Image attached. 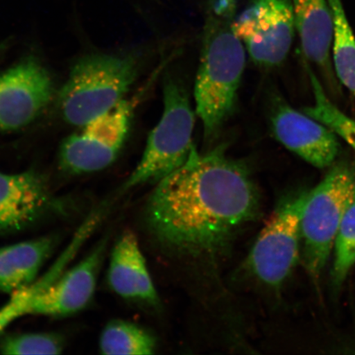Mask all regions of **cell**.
I'll return each mask as SVG.
<instances>
[{
    "label": "cell",
    "instance_id": "e0dca14e",
    "mask_svg": "<svg viewBox=\"0 0 355 355\" xmlns=\"http://www.w3.org/2000/svg\"><path fill=\"white\" fill-rule=\"evenodd\" d=\"M333 20L332 54L336 73L355 98V37L341 0H327Z\"/></svg>",
    "mask_w": 355,
    "mask_h": 355
},
{
    "label": "cell",
    "instance_id": "9a60e30c",
    "mask_svg": "<svg viewBox=\"0 0 355 355\" xmlns=\"http://www.w3.org/2000/svg\"><path fill=\"white\" fill-rule=\"evenodd\" d=\"M56 246L54 237H42L0 248V292L28 286Z\"/></svg>",
    "mask_w": 355,
    "mask_h": 355
},
{
    "label": "cell",
    "instance_id": "9c48e42d",
    "mask_svg": "<svg viewBox=\"0 0 355 355\" xmlns=\"http://www.w3.org/2000/svg\"><path fill=\"white\" fill-rule=\"evenodd\" d=\"M52 95L50 74L33 58L0 73V131L28 125L46 107Z\"/></svg>",
    "mask_w": 355,
    "mask_h": 355
},
{
    "label": "cell",
    "instance_id": "d6986e66",
    "mask_svg": "<svg viewBox=\"0 0 355 355\" xmlns=\"http://www.w3.org/2000/svg\"><path fill=\"white\" fill-rule=\"evenodd\" d=\"M314 95V104L304 109V113L329 128L355 152V121L340 110L328 98L320 82L309 70Z\"/></svg>",
    "mask_w": 355,
    "mask_h": 355
},
{
    "label": "cell",
    "instance_id": "6da1fadb",
    "mask_svg": "<svg viewBox=\"0 0 355 355\" xmlns=\"http://www.w3.org/2000/svg\"><path fill=\"white\" fill-rule=\"evenodd\" d=\"M146 207L154 238L168 250L213 257L228 250L248 224L259 218L261 198L243 163L222 145L187 162L157 183Z\"/></svg>",
    "mask_w": 355,
    "mask_h": 355
},
{
    "label": "cell",
    "instance_id": "ffe728a7",
    "mask_svg": "<svg viewBox=\"0 0 355 355\" xmlns=\"http://www.w3.org/2000/svg\"><path fill=\"white\" fill-rule=\"evenodd\" d=\"M332 252V284L335 288H338L343 285L355 263V200L341 221Z\"/></svg>",
    "mask_w": 355,
    "mask_h": 355
},
{
    "label": "cell",
    "instance_id": "277c9868",
    "mask_svg": "<svg viewBox=\"0 0 355 355\" xmlns=\"http://www.w3.org/2000/svg\"><path fill=\"white\" fill-rule=\"evenodd\" d=\"M316 187L308 191L301 216V257L318 282L334 248L346 211L355 200V165L333 164Z\"/></svg>",
    "mask_w": 355,
    "mask_h": 355
},
{
    "label": "cell",
    "instance_id": "30bf717a",
    "mask_svg": "<svg viewBox=\"0 0 355 355\" xmlns=\"http://www.w3.org/2000/svg\"><path fill=\"white\" fill-rule=\"evenodd\" d=\"M64 206L37 173L0 172V234L19 232L46 217L60 214L65 211Z\"/></svg>",
    "mask_w": 355,
    "mask_h": 355
},
{
    "label": "cell",
    "instance_id": "7a4b0ae2",
    "mask_svg": "<svg viewBox=\"0 0 355 355\" xmlns=\"http://www.w3.org/2000/svg\"><path fill=\"white\" fill-rule=\"evenodd\" d=\"M232 10L230 0L216 1L204 33L194 97L208 141L232 114L245 67L243 44L232 28Z\"/></svg>",
    "mask_w": 355,
    "mask_h": 355
},
{
    "label": "cell",
    "instance_id": "ac0fdd59",
    "mask_svg": "<svg viewBox=\"0 0 355 355\" xmlns=\"http://www.w3.org/2000/svg\"><path fill=\"white\" fill-rule=\"evenodd\" d=\"M100 349L102 354L107 355L153 354L157 341L149 331L137 324L116 319L102 331Z\"/></svg>",
    "mask_w": 355,
    "mask_h": 355
},
{
    "label": "cell",
    "instance_id": "5bb4252c",
    "mask_svg": "<svg viewBox=\"0 0 355 355\" xmlns=\"http://www.w3.org/2000/svg\"><path fill=\"white\" fill-rule=\"evenodd\" d=\"M301 46L307 59L332 76L333 20L327 0H291Z\"/></svg>",
    "mask_w": 355,
    "mask_h": 355
},
{
    "label": "cell",
    "instance_id": "8fae6325",
    "mask_svg": "<svg viewBox=\"0 0 355 355\" xmlns=\"http://www.w3.org/2000/svg\"><path fill=\"white\" fill-rule=\"evenodd\" d=\"M107 247L104 239L78 264L62 273L37 297L29 315L60 318L85 309L95 295Z\"/></svg>",
    "mask_w": 355,
    "mask_h": 355
},
{
    "label": "cell",
    "instance_id": "3957f363",
    "mask_svg": "<svg viewBox=\"0 0 355 355\" xmlns=\"http://www.w3.org/2000/svg\"><path fill=\"white\" fill-rule=\"evenodd\" d=\"M139 71V60L130 55L96 54L78 60L60 93L66 122L83 127L108 112L123 100Z\"/></svg>",
    "mask_w": 355,
    "mask_h": 355
},
{
    "label": "cell",
    "instance_id": "44dd1931",
    "mask_svg": "<svg viewBox=\"0 0 355 355\" xmlns=\"http://www.w3.org/2000/svg\"><path fill=\"white\" fill-rule=\"evenodd\" d=\"M64 347L63 338L54 333L10 335L0 341L3 354H59Z\"/></svg>",
    "mask_w": 355,
    "mask_h": 355
},
{
    "label": "cell",
    "instance_id": "ba28073f",
    "mask_svg": "<svg viewBox=\"0 0 355 355\" xmlns=\"http://www.w3.org/2000/svg\"><path fill=\"white\" fill-rule=\"evenodd\" d=\"M235 35L256 64L272 67L286 60L295 24L291 0H254L233 21Z\"/></svg>",
    "mask_w": 355,
    "mask_h": 355
},
{
    "label": "cell",
    "instance_id": "52a82bcc",
    "mask_svg": "<svg viewBox=\"0 0 355 355\" xmlns=\"http://www.w3.org/2000/svg\"><path fill=\"white\" fill-rule=\"evenodd\" d=\"M132 101L123 100L108 112L83 126L62 144L60 166L70 174L100 171L117 158L130 130Z\"/></svg>",
    "mask_w": 355,
    "mask_h": 355
},
{
    "label": "cell",
    "instance_id": "4fadbf2b",
    "mask_svg": "<svg viewBox=\"0 0 355 355\" xmlns=\"http://www.w3.org/2000/svg\"><path fill=\"white\" fill-rule=\"evenodd\" d=\"M109 286L122 298L150 306L159 304V295L136 234L125 230L111 252Z\"/></svg>",
    "mask_w": 355,
    "mask_h": 355
},
{
    "label": "cell",
    "instance_id": "8992f818",
    "mask_svg": "<svg viewBox=\"0 0 355 355\" xmlns=\"http://www.w3.org/2000/svg\"><path fill=\"white\" fill-rule=\"evenodd\" d=\"M308 191L277 202L248 254L244 268L266 287L279 290L301 257V216Z\"/></svg>",
    "mask_w": 355,
    "mask_h": 355
},
{
    "label": "cell",
    "instance_id": "5b68a950",
    "mask_svg": "<svg viewBox=\"0 0 355 355\" xmlns=\"http://www.w3.org/2000/svg\"><path fill=\"white\" fill-rule=\"evenodd\" d=\"M194 115L184 88L168 78L164 84V111L150 133L139 165L121 189V193L146 183H158L187 162L193 144Z\"/></svg>",
    "mask_w": 355,
    "mask_h": 355
},
{
    "label": "cell",
    "instance_id": "7c38bea8",
    "mask_svg": "<svg viewBox=\"0 0 355 355\" xmlns=\"http://www.w3.org/2000/svg\"><path fill=\"white\" fill-rule=\"evenodd\" d=\"M272 124L279 143L314 167H330L338 157V136L321 122L290 105L277 106Z\"/></svg>",
    "mask_w": 355,
    "mask_h": 355
},
{
    "label": "cell",
    "instance_id": "2e32d148",
    "mask_svg": "<svg viewBox=\"0 0 355 355\" xmlns=\"http://www.w3.org/2000/svg\"><path fill=\"white\" fill-rule=\"evenodd\" d=\"M86 238L85 233L78 232L73 243H71L66 251L44 276L38 281L35 279L30 286L12 293L10 300L0 309V333L17 319L30 314V310L35 300L44 288L50 286L64 272L66 265L73 259L79 246Z\"/></svg>",
    "mask_w": 355,
    "mask_h": 355
}]
</instances>
